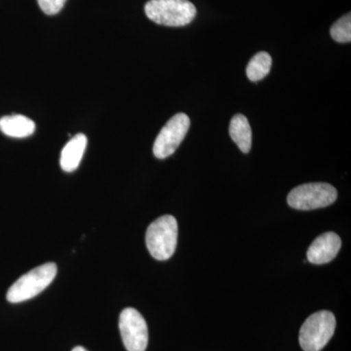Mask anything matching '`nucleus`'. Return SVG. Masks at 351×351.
Instances as JSON below:
<instances>
[{
    "mask_svg": "<svg viewBox=\"0 0 351 351\" xmlns=\"http://www.w3.org/2000/svg\"><path fill=\"white\" fill-rule=\"evenodd\" d=\"M86 147L87 137L84 134H76L75 137L71 138L62 151L60 159L62 169L69 173L77 169Z\"/></svg>",
    "mask_w": 351,
    "mask_h": 351,
    "instance_id": "nucleus-9",
    "label": "nucleus"
},
{
    "mask_svg": "<svg viewBox=\"0 0 351 351\" xmlns=\"http://www.w3.org/2000/svg\"><path fill=\"white\" fill-rule=\"evenodd\" d=\"M341 246V240L338 234L335 232L323 233L309 246L307 260L314 265L331 262L338 255Z\"/></svg>",
    "mask_w": 351,
    "mask_h": 351,
    "instance_id": "nucleus-8",
    "label": "nucleus"
},
{
    "mask_svg": "<svg viewBox=\"0 0 351 351\" xmlns=\"http://www.w3.org/2000/svg\"><path fill=\"white\" fill-rule=\"evenodd\" d=\"M57 270L54 263H47L27 272L9 288L7 301L18 304L40 294L54 280Z\"/></svg>",
    "mask_w": 351,
    "mask_h": 351,
    "instance_id": "nucleus-2",
    "label": "nucleus"
},
{
    "mask_svg": "<svg viewBox=\"0 0 351 351\" xmlns=\"http://www.w3.org/2000/svg\"><path fill=\"white\" fill-rule=\"evenodd\" d=\"M331 36L339 43H348L351 41V15L350 13L337 21L331 27Z\"/></svg>",
    "mask_w": 351,
    "mask_h": 351,
    "instance_id": "nucleus-13",
    "label": "nucleus"
},
{
    "mask_svg": "<svg viewBox=\"0 0 351 351\" xmlns=\"http://www.w3.org/2000/svg\"><path fill=\"white\" fill-rule=\"evenodd\" d=\"M0 131L8 137L27 138L36 131V123L25 115H6L0 119Z\"/></svg>",
    "mask_w": 351,
    "mask_h": 351,
    "instance_id": "nucleus-10",
    "label": "nucleus"
},
{
    "mask_svg": "<svg viewBox=\"0 0 351 351\" xmlns=\"http://www.w3.org/2000/svg\"><path fill=\"white\" fill-rule=\"evenodd\" d=\"M71 351H88L87 350H85L84 348H82V346H76V348H73Z\"/></svg>",
    "mask_w": 351,
    "mask_h": 351,
    "instance_id": "nucleus-15",
    "label": "nucleus"
},
{
    "mask_svg": "<svg viewBox=\"0 0 351 351\" xmlns=\"http://www.w3.org/2000/svg\"><path fill=\"white\" fill-rule=\"evenodd\" d=\"M230 135L240 151L248 154L252 147V129L248 119L243 114L233 117L230 124Z\"/></svg>",
    "mask_w": 351,
    "mask_h": 351,
    "instance_id": "nucleus-11",
    "label": "nucleus"
},
{
    "mask_svg": "<svg viewBox=\"0 0 351 351\" xmlns=\"http://www.w3.org/2000/svg\"><path fill=\"white\" fill-rule=\"evenodd\" d=\"M336 329V317L322 311L309 316L300 330V345L304 351H320L326 346Z\"/></svg>",
    "mask_w": 351,
    "mask_h": 351,
    "instance_id": "nucleus-4",
    "label": "nucleus"
},
{
    "mask_svg": "<svg viewBox=\"0 0 351 351\" xmlns=\"http://www.w3.org/2000/svg\"><path fill=\"white\" fill-rule=\"evenodd\" d=\"M177 241V219L171 215L156 219L147 228L145 243L149 253L156 260L166 261L172 257Z\"/></svg>",
    "mask_w": 351,
    "mask_h": 351,
    "instance_id": "nucleus-3",
    "label": "nucleus"
},
{
    "mask_svg": "<svg viewBox=\"0 0 351 351\" xmlns=\"http://www.w3.org/2000/svg\"><path fill=\"white\" fill-rule=\"evenodd\" d=\"M272 59L269 53L258 52L252 58L246 68L247 76L251 82H258L269 75Z\"/></svg>",
    "mask_w": 351,
    "mask_h": 351,
    "instance_id": "nucleus-12",
    "label": "nucleus"
},
{
    "mask_svg": "<svg viewBox=\"0 0 351 351\" xmlns=\"http://www.w3.org/2000/svg\"><path fill=\"white\" fill-rule=\"evenodd\" d=\"M145 12L156 24L184 27L195 19L196 8L189 0H151L145 4Z\"/></svg>",
    "mask_w": 351,
    "mask_h": 351,
    "instance_id": "nucleus-1",
    "label": "nucleus"
},
{
    "mask_svg": "<svg viewBox=\"0 0 351 351\" xmlns=\"http://www.w3.org/2000/svg\"><path fill=\"white\" fill-rule=\"evenodd\" d=\"M191 126V119L184 113L174 115L161 129L154 145V156L167 158L177 151Z\"/></svg>",
    "mask_w": 351,
    "mask_h": 351,
    "instance_id": "nucleus-6",
    "label": "nucleus"
},
{
    "mask_svg": "<svg viewBox=\"0 0 351 351\" xmlns=\"http://www.w3.org/2000/svg\"><path fill=\"white\" fill-rule=\"evenodd\" d=\"M119 330L124 346L128 351H145L149 343L147 325L137 309H124L120 314Z\"/></svg>",
    "mask_w": 351,
    "mask_h": 351,
    "instance_id": "nucleus-7",
    "label": "nucleus"
},
{
    "mask_svg": "<svg viewBox=\"0 0 351 351\" xmlns=\"http://www.w3.org/2000/svg\"><path fill=\"white\" fill-rule=\"evenodd\" d=\"M338 197V191L326 182H309L290 191L289 206L297 210H314L332 204Z\"/></svg>",
    "mask_w": 351,
    "mask_h": 351,
    "instance_id": "nucleus-5",
    "label": "nucleus"
},
{
    "mask_svg": "<svg viewBox=\"0 0 351 351\" xmlns=\"http://www.w3.org/2000/svg\"><path fill=\"white\" fill-rule=\"evenodd\" d=\"M38 2L46 15H56L63 9L66 0H38Z\"/></svg>",
    "mask_w": 351,
    "mask_h": 351,
    "instance_id": "nucleus-14",
    "label": "nucleus"
}]
</instances>
